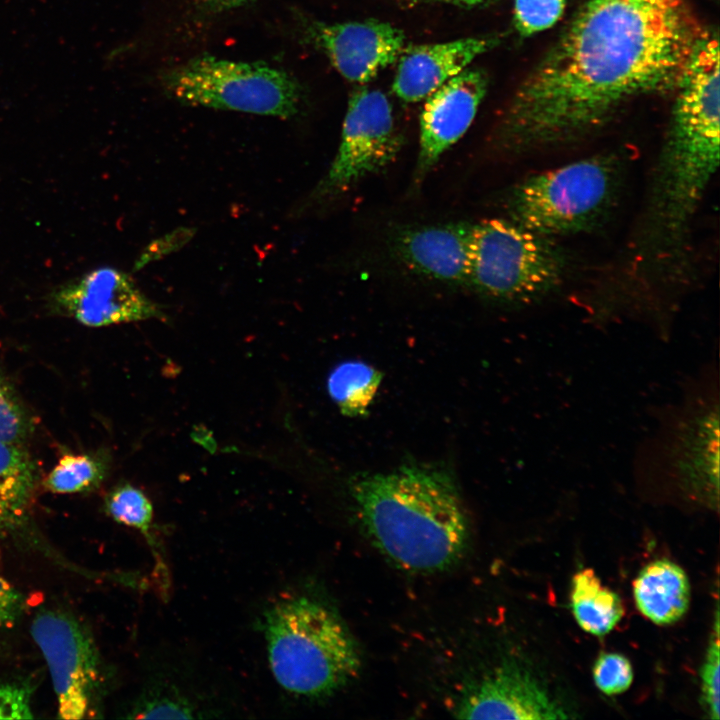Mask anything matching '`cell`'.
Returning <instances> with one entry per match:
<instances>
[{"instance_id": "11", "label": "cell", "mask_w": 720, "mask_h": 720, "mask_svg": "<svg viewBox=\"0 0 720 720\" xmlns=\"http://www.w3.org/2000/svg\"><path fill=\"white\" fill-rule=\"evenodd\" d=\"M460 719H567L566 710L524 666L504 662L465 691L455 709Z\"/></svg>"}, {"instance_id": "4", "label": "cell", "mask_w": 720, "mask_h": 720, "mask_svg": "<svg viewBox=\"0 0 720 720\" xmlns=\"http://www.w3.org/2000/svg\"><path fill=\"white\" fill-rule=\"evenodd\" d=\"M615 159L593 156L530 176L511 192V220L544 237L568 235L595 224L616 197Z\"/></svg>"}, {"instance_id": "19", "label": "cell", "mask_w": 720, "mask_h": 720, "mask_svg": "<svg viewBox=\"0 0 720 720\" xmlns=\"http://www.w3.org/2000/svg\"><path fill=\"white\" fill-rule=\"evenodd\" d=\"M570 605L578 625L596 636L609 633L624 615L619 595L604 586L590 568L573 576Z\"/></svg>"}, {"instance_id": "16", "label": "cell", "mask_w": 720, "mask_h": 720, "mask_svg": "<svg viewBox=\"0 0 720 720\" xmlns=\"http://www.w3.org/2000/svg\"><path fill=\"white\" fill-rule=\"evenodd\" d=\"M718 406L694 411L685 420L671 449L673 472L686 480H699L718 493L719 479Z\"/></svg>"}, {"instance_id": "6", "label": "cell", "mask_w": 720, "mask_h": 720, "mask_svg": "<svg viewBox=\"0 0 720 720\" xmlns=\"http://www.w3.org/2000/svg\"><path fill=\"white\" fill-rule=\"evenodd\" d=\"M563 258L547 237L507 219L472 226L469 282L491 298L530 302L555 287Z\"/></svg>"}, {"instance_id": "21", "label": "cell", "mask_w": 720, "mask_h": 720, "mask_svg": "<svg viewBox=\"0 0 720 720\" xmlns=\"http://www.w3.org/2000/svg\"><path fill=\"white\" fill-rule=\"evenodd\" d=\"M107 472L106 463L88 454H65L45 478L44 487L57 494L82 493L97 488Z\"/></svg>"}, {"instance_id": "29", "label": "cell", "mask_w": 720, "mask_h": 720, "mask_svg": "<svg viewBox=\"0 0 720 720\" xmlns=\"http://www.w3.org/2000/svg\"><path fill=\"white\" fill-rule=\"evenodd\" d=\"M25 606L23 595L0 573V628L14 624Z\"/></svg>"}, {"instance_id": "5", "label": "cell", "mask_w": 720, "mask_h": 720, "mask_svg": "<svg viewBox=\"0 0 720 720\" xmlns=\"http://www.w3.org/2000/svg\"><path fill=\"white\" fill-rule=\"evenodd\" d=\"M162 86L186 105L280 118L294 116L302 96L297 81L282 69L208 54L170 68Z\"/></svg>"}, {"instance_id": "27", "label": "cell", "mask_w": 720, "mask_h": 720, "mask_svg": "<svg viewBox=\"0 0 720 720\" xmlns=\"http://www.w3.org/2000/svg\"><path fill=\"white\" fill-rule=\"evenodd\" d=\"M718 626L719 622L716 624L715 637L710 642L701 671L702 697L709 717L712 719L720 717Z\"/></svg>"}, {"instance_id": "23", "label": "cell", "mask_w": 720, "mask_h": 720, "mask_svg": "<svg viewBox=\"0 0 720 720\" xmlns=\"http://www.w3.org/2000/svg\"><path fill=\"white\" fill-rule=\"evenodd\" d=\"M32 426L23 403L0 374V441L20 444L31 434Z\"/></svg>"}, {"instance_id": "9", "label": "cell", "mask_w": 720, "mask_h": 720, "mask_svg": "<svg viewBox=\"0 0 720 720\" xmlns=\"http://www.w3.org/2000/svg\"><path fill=\"white\" fill-rule=\"evenodd\" d=\"M401 138L387 96L362 88L349 98L338 152L313 196L323 199L351 188L387 167L397 156Z\"/></svg>"}, {"instance_id": "17", "label": "cell", "mask_w": 720, "mask_h": 720, "mask_svg": "<svg viewBox=\"0 0 720 720\" xmlns=\"http://www.w3.org/2000/svg\"><path fill=\"white\" fill-rule=\"evenodd\" d=\"M638 610L657 625L677 622L688 610L690 584L676 563L660 559L647 564L633 582Z\"/></svg>"}, {"instance_id": "22", "label": "cell", "mask_w": 720, "mask_h": 720, "mask_svg": "<svg viewBox=\"0 0 720 720\" xmlns=\"http://www.w3.org/2000/svg\"><path fill=\"white\" fill-rule=\"evenodd\" d=\"M106 510L115 521L143 532H147L153 517L149 499L130 484L120 485L110 492Z\"/></svg>"}, {"instance_id": "26", "label": "cell", "mask_w": 720, "mask_h": 720, "mask_svg": "<svg viewBox=\"0 0 720 720\" xmlns=\"http://www.w3.org/2000/svg\"><path fill=\"white\" fill-rule=\"evenodd\" d=\"M593 678L604 694H620L632 684L633 669L630 661L622 654L602 653L594 663Z\"/></svg>"}, {"instance_id": "18", "label": "cell", "mask_w": 720, "mask_h": 720, "mask_svg": "<svg viewBox=\"0 0 720 720\" xmlns=\"http://www.w3.org/2000/svg\"><path fill=\"white\" fill-rule=\"evenodd\" d=\"M36 482L29 454L18 444L0 441V536L26 529Z\"/></svg>"}, {"instance_id": "12", "label": "cell", "mask_w": 720, "mask_h": 720, "mask_svg": "<svg viewBox=\"0 0 720 720\" xmlns=\"http://www.w3.org/2000/svg\"><path fill=\"white\" fill-rule=\"evenodd\" d=\"M482 72L466 68L425 98L420 116L415 182L419 183L440 156L471 125L486 92Z\"/></svg>"}, {"instance_id": "13", "label": "cell", "mask_w": 720, "mask_h": 720, "mask_svg": "<svg viewBox=\"0 0 720 720\" xmlns=\"http://www.w3.org/2000/svg\"><path fill=\"white\" fill-rule=\"evenodd\" d=\"M314 39L348 81L363 84L394 63L405 46L404 33L382 21L319 25Z\"/></svg>"}, {"instance_id": "2", "label": "cell", "mask_w": 720, "mask_h": 720, "mask_svg": "<svg viewBox=\"0 0 720 720\" xmlns=\"http://www.w3.org/2000/svg\"><path fill=\"white\" fill-rule=\"evenodd\" d=\"M351 488L363 528L397 566L430 573L453 566L464 555L469 523L445 471L406 466L361 476Z\"/></svg>"}, {"instance_id": "28", "label": "cell", "mask_w": 720, "mask_h": 720, "mask_svg": "<svg viewBox=\"0 0 720 720\" xmlns=\"http://www.w3.org/2000/svg\"><path fill=\"white\" fill-rule=\"evenodd\" d=\"M32 687L24 683H0V720L31 719Z\"/></svg>"}, {"instance_id": "14", "label": "cell", "mask_w": 720, "mask_h": 720, "mask_svg": "<svg viewBox=\"0 0 720 720\" xmlns=\"http://www.w3.org/2000/svg\"><path fill=\"white\" fill-rule=\"evenodd\" d=\"M489 47L482 38L415 45L399 56L392 89L405 102H418L462 72Z\"/></svg>"}, {"instance_id": "8", "label": "cell", "mask_w": 720, "mask_h": 720, "mask_svg": "<svg viewBox=\"0 0 720 720\" xmlns=\"http://www.w3.org/2000/svg\"><path fill=\"white\" fill-rule=\"evenodd\" d=\"M31 635L50 671L58 717H95L104 676L98 650L87 629L65 612L41 610L32 620Z\"/></svg>"}, {"instance_id": "24", "label": "cell", "mask_w": 720, "mask_h": 720, "mask_svg": "<svg viewBox=\"0 0 720 720\" xmlns=\"http://www.w3.org/2000/svg\"><path fill=\"white\" fill-rule=\"evenodd\" d=\"M197 712L193 703L177 691L155 689L143 696L134 710V718H192Z\"/></svg>"}, {"instance_id": "20", "label": "cell", "mask_w": 720, "mask_h": 720, "mask_svg": "<svg viewBox=\"0 0 720 720\" xmlns=\"http://www.w3.org/2000/svg\"><path fill=\"white\" fill-rule=\"evenodd\" d=\"M381 380L380 373L361 361L338 365L329 375L327 387L331 398L344 414L365 413Z\"/></svg>"}, {"instance_id": "15", "label": "cell", "mask_w": 720, "mask_h": 720, "mask_svg": "<svg viewBox=\"0 0 720 720\" xmlns=\"http://www.w3.org/2000/svg\"><path fill=\"white\" fill-rule=\"evenodd\" d=\"M472 224L452 223L409 229L396 240V250L411 269L430 278L468 283Z\"/></svg>"}, {"instance_id": "30", "label": "cell", "mask_w": 720, "mask_h": 720, "mask_svg": "<svg viewBox=\"0 0 720 720\" xmlns=\"http://www.w3.org/2000/svg\"><path fill=\"white\" fill-rule=\"evenodd\" d=\"M188 234H191L190 231L184 229L181 232L171 233L165 238L155 241L153 244L151 243L137 262V265L142 266L160 255L169 253L174 250L175 247L181 246L184 242L183 240H185V236Z\"/></svg>"}, {"instance_id": "10", "label": "cell", "mask_w": 720, "mask_h": 720, "mask_svg": "<svg viewBox=\"0 0 720 720\" xmlns=\"http://www.w3.org/2000/svg\"><path fill=\"white\" fill-rule=\"evenodd\" d=\"M53 308L87 327H103L164 319L161 308L137 287L127 273L101 267L57 288Z\"/></svg>"}, {"instance_id": "31", "label": "cell", "mask_w": 720, "mask_h": 720, "mask_svg": "<svg viewBox=\"0 0 720 720\" xmlns=\"http://www.w3.org/2000/svg\"><path fill=\"white\" fill-rule=\"evenodd\" d=\"M252 0H200L206 7L213 10H226L243 5Z\"/></svg>"}, {"instance_id": "3", "label": "cell", "mask_w": 720, "mask_h": 720, "mask_svg": "<svg viewBox=\"0 0 720 720\" xmlns=\"http://www.w3.org/2000/svg\"><path fill=\"white\" fill-rule=\"evenodd\" d=\"M268 661L286 691L328 696L359 673L360 650L342 618L322 602L296 596L275 603L265 615Z\"/></svg>"}, {"instance_id": "1", "label": "cell", "mask_w": 720, "mask_h": 720, "mask_svg": "<svg viewBox=\"0 0 720 720\" xmlns=\"http://www.w3.org/2000/svg\"><path fill=\"white\" fill-rule=\"evenodd\" d=\"M684 0H585L512 102L510 154L567 141L632 96L676 83L698 40Z\"/></svg>"}, {"instance_id": "25", "label": "cell", "mask_w": 720, "mask_h": 720, "mask_svg": "<svg viewBox=\"0 0 720 720\" xmlns=\"http://www.w3.org/2000/svg\"><path fill=\"white\" fill-rule=\"evenodd\" d=\"M566 0H515L514 22L518 31L531 35L554 25L561 17Z\"/></svg>"}, {"instance_id": "7", "label": "cell", "mask_w": 720, "mask_h": 720, "mask_svg": "<svg viewBox=\"0 0 720 720\" xmlns=\"http://www.w3.org/2000/svg\"><path fill=\"white\" fill-rule=\"evenodd\" d=\"M719 124L672 117L657 165L651 216L664 240L688 227L719 165Z\"/></svg>"}, {"instance_id": "32", "label": "cell", "mask_w": 720, "mask_h": 720, "mask_svg": "<svg viewBox=\"0 0 720 720\" xmlns=\"http://www.w3.org/2000/svg\"><path fill=\"white\" fill-rule=\"evenodd\" d=\"M441 1H446V2H450V3H454V4L471 6V5L480 4V3H482V2H484V1H486V0H441Z\"/></svg>"}]
</instances>
